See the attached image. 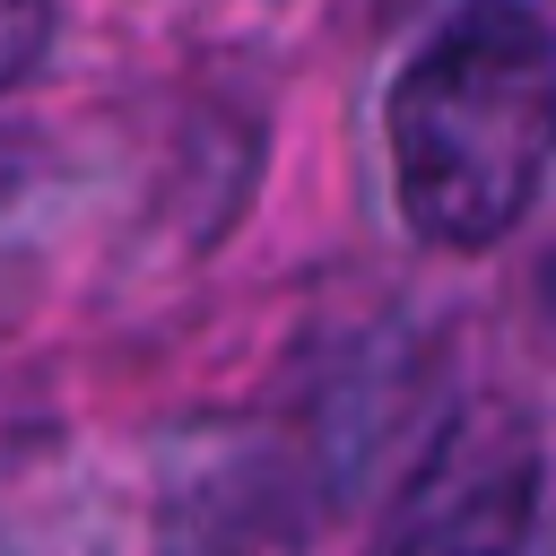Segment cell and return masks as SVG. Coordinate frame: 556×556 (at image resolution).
I'll return each instance as SVG.
<instances>
[{
  "label": "cell",
  "instance_id": "1",
  "mask_svg": "<svg viewBox=\"0 0 556 556\" xmlns=\"http://www.w3.org/2000/svg\"><path fill=\"white\" fill-rule=\"evenodd\" d=\"M391 182L426 243L478 252L521 226L556 165V43L521 0H469L391 87Z\"/></svg>",
  "mask_w": 556,
  "mask_h": 556
},
{
  "label": "cell",
  "instance_id": "2",
  "mask_svg": "<svg viewBox=\"0 0 556 556\" xmlns=\"http://www.w3.org/2000/svg\"><path fill=\"white\" fill-rule=\"evenodd\" d=\"M539 513V434L513 408H469L408 469L374 556H521Z\"/></svg>",
  "mask_w": 556,
  "mask_h": 556
},
{
  "label": "cell",
  "instance_id": "3",
  "mask_svg": "<svg viewBox=\"0 0 556 556\" xmlns=\"http://www.w3.org/2000/svg\"><path fill=\"white\" fill-rule=\"evenodd\" d=\"M52 52V0H0V87H17Z\"/></svg>",
  "mask_w": 556,
  "mask_h": 556
},
{
  "label": "cell",
  "instance_id": "4",
  "mask_svg": "<svg viewBox=\"0 0 556 556\" xmlns=\"http://www.w3.org/2000/svg\"><path fill=\"white\" fill-rule=\"evenodd\" d=\"M26 174H35V165H26V148H17V139H9V130H0V200H9V191H17V182H26Z\"/></svg>",
  "mask_w": 556,
  "mask_h": 556
}]
</instances>
